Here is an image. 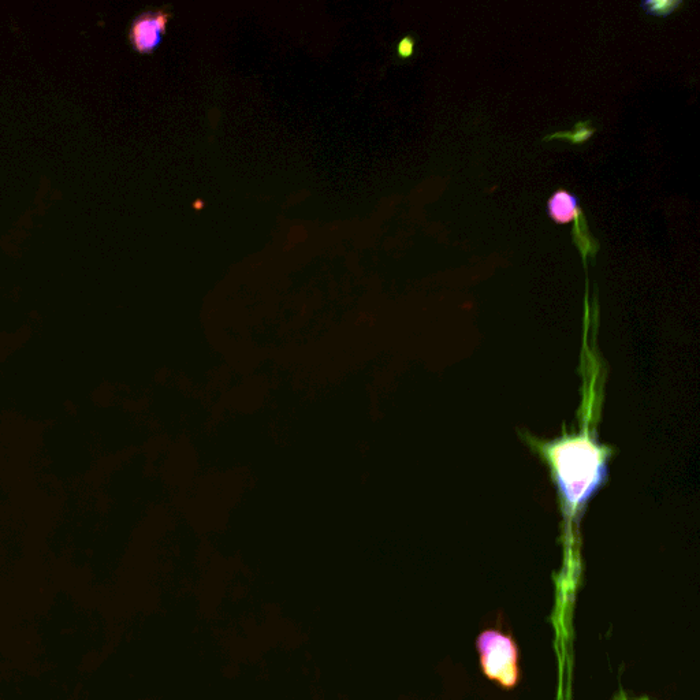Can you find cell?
I'll list each match as a JSON object with an SVG mask.
<instances>
[{"label": "cell", "instance_id": "1", "mask_svg": "<svg viewBox=\"0 0 700 700\" xmlns=\"http://www.w3.org/2000/svg\"><path fill=\"white\" fill-rule=\"evenodd\" d=\"M558 493L571 515L597 493L608 475L609 454L590 435H571L551 442L543 449Z\"/></svg>", "mask_w": 700, "mask_h": 700}, {"label": "cell", "instance_id": "2", "mask_svg": "<svg viewBox=\"0 0 700 700\" xmlns=\"http://www.w3.org/2000/svg\"><path fill=\"white\" fill-rule=\"evenodd\" d=\"M480 665L487 679L505 690H512L520 681L519 650L512 636L497 629H487L476 640Z\"/></svg>", "mask_w": 700, "mask_h": 700}, {"label": "cell", "instance_id": "3", "mask_svg": "<svg viewBox=\"0 0 700 700\" xmlns=\"http://www.w3.org/2000/svg\"><path fill=\"white\" fill-rule=\"evenodd\" d=\"M171 14L167 11H147L140 14L130 25L129 40L140 54H150L162 43Z\"/></svg>", "mask_w": 700, "mask_h": 700}, {"label": "cell", "instance_id": "4", "mask_svg": "<svg viewBox=\"0 0 700 700\" xmlns=\"http://www.w3.org/2000/svg\"><path fill=\"white\" fill-rule=\"evenodd\" d=\"M547 212L558 225H565V223L572 222L580 214L579 201L571 192L557 191L550 197Z\"/></svg>", "mask_w": 700, "mask_h": 700}, {"label": "cell", "instance_id": "5", "mask_svg": "<svg viewBox=\"0 0 700 700\" xmlns=\"http://www.w3.org/2000/svg\"><path fill=\"white\" fill-rule=\"evenodd\" d=\"M681 2H673V0H668V2H643V10L646 11L650 16L666 17L672 14L673 11L679 9Z\"/></svg>", "mask_w": 700, "mask_h": 700}, {"label": "cell", "instance_id": "6", "mask_svg": "<svg viewBox=\"0 0 700 700\" xmlns=\"http://www.w3.org/2000/svg\"><path fill=\"white\" fill-rule=\"evenodd\" d=\"M416 43L413 37L407 36L398 43L397 54L402 59L411 58L415 54Z\"/></svg>", "mask_w": 700, "mask_h": 700}, {"label": "cell", "instance_id": "7", "mask_svg": "<svg viewBox=\"0 0 700 700\" xmlns=\"http://www.w3.org/2000/svg\"><path fill=\"white\" fill-rule=\"evenodd\" d=\"M643 700H647V699H643Z\"/></svg>", "mask_w": 700, "mask_h": 700}]
</instances>
